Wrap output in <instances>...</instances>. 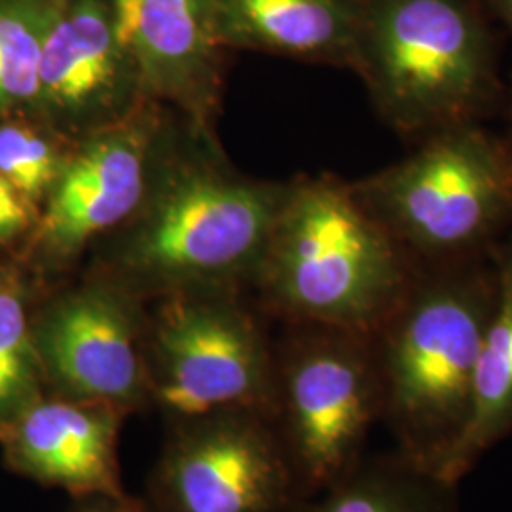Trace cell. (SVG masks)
Returning a JSON list of instances; mask_svg holds the SVG:
<instances>
[{
  "mask_svg": "<svg viewBox=\"0 0 512 512\" xmlns=\"http://www.w3.org/2000/svg\"><path fill=\"white\" fill-rule=\"evenodd\" d=\"M495 300L476 361L473 406L440 478L459 486L495 444L512 435V230L494 253Z\"/></svg>",
  "mask_w": 512,
  "mask_h": 512,
  "instance_id": "9a60e30c",
  "label": "cell"
},
{
  "mask_svg": "<svg viewBox=\"0 0 512 512\" xmlns=\"http://www.w3.org/2000/svg\"><path fill=\"white\" fill-rule=\"evenodd\" d=\"M351 188L418 268L490 256L512 230L509 150L482 124L439 129Z\"/></svg>",
  "mask_w": 512,
  "mask_h": 512,
  "instance_id": "5b68a950",
  "label": "cell"
},
{
  "mask_svg": "<svg viewBox=\"0 0 512 512\" xmlns=\"http://www.w3.org/2000/svg\"><path fill=\"white\" fill-rule=\"evenodd\" d=\"M351 71L385 124L414 141L482 124L507 93L482 0H359Z\"/></svg>",
  "mask_w": 512,
  "mask_h": 512,
  "instance_id": "277c9868",
  "label": "cell"
},
{
  "mask_svg": "<svg viewBox=\"0 0 512 512\" xmlns=\"http://www.w3.org/2000/svg\"><path fill=\"white\" fill-rule=\"evenodd\" d=\"M287 512H459L458 486L393 450L365 456L336 484L298 497Z\"/></svg>",
  "mask_w": 512,
  "mask_h": 512,
  "instance_id": "2e32d148",
  "label": "cell"
},
{
  "mask_svg": "<svg viewBox=\"0 0 512 512\" xmlns=\"http://www.w3.org/2000/svg\"><path fill=\"white\" fill-rule=\"evenodd\" d=\"M33 315L27 279L18 268L0 264V423L46 393Z\"/></svg>",
  "mask_w": 512,
  "mask_h": 512,
  "instance_id": "ac0fdd59",
  "label": "cell"
},
{
  "mask_svg": "<svg viewBox=\"0 0 512 512\" xmlns=\"http://www.w3.org/2000/svg\"><path fill=\"white\" fill-rule=\"evenodd\" d=\"M118 37L148 103L179 110L205 131L222 82L213 0H110Z\"/></svg>",
  "mask_w": 512,
  "mask_h": 512,
  "instance_id": "4fadbf2b",
  "label": "cell"
},
{
  "mask_svg": "<svg viewBox=\"0 0 512 512\" xmlns=\"http://www.w3.org/2000/svg\"><path fill=\"white\" fill-rule=\"evenodd\" d=\"M76 147L37 114L0 118V173L38 215Z\"/></svg>",
  "mask_w": 512,
  "mask_h": 512,
  "instance_id": "d6986e66",
  "label": "cell"
},
{
  "mask_svg": "<svg viewBox=\"0 0 512 512\" xmlns=\"http://www.w3.org/2000/svg\"><path fill=\"white\" fill-rule=\"evenodd\" d=\"M298 497L274 423L243 410L169 423L148 482L156 512H287Z\"/></svg>",
  "mask_w": 512,
  "mask_h": 512,
  "instance_id": "9c48e42d",
  "label": "cell"
},
{
  "mask_svg": "<svg viewBox=\"0 0 512 512\" xmlns=\"http://www.w3.org/2000/svg\"><path fill=\"white\" fill-rule=\"evenodd\" d=\"M359 0H213L222 50L351 69Z\"/></svg>",
  "mask_w": 512,
  "mask_h": 512,
  "instance_id": "5bb4252c",
  "label": "cell"
},
{
  "mask_svg": "<svg viewBox=\"0 0 512 512\" xmlns=\"http://www.w3.org/2000/svg\"><path fill=\"white\" fill-rule=\"evenodd\" d=\"M33 334L46 391L129 416L150 410L147 302L107 275L90 270L52 294Z\"/></svg>",
  "mask_w": 512,
  "mask_h": 512,
  "instance_id": "ba28073f",
  "label": "cell"
},
{
  "mask_svg": "<svg viewBox=\"0 0 512 512\" xmlns=\"http://www.w3.org/2000/svg\"><path fill=\"white\" fill-rule=\"evenodd\" d=\"M384 418L374 338L323 325H287L275 346V433L298 495L336 484L365 458Z\"/></svg>",
  "mask_w": 512,
  "mask_h": 512,
  "instance_id": "8992f818",
  "label": "cell"
},
{
  "mask_svg": "<svg viewBox=\"0 0 512 512\" xmlns=\"http://www.w3.org/2000/svg\"><path fill=\"white\" fill-rule=\"evenodd\" d=\"M147 374L150 410L167 425L232 410L274 416L275 346L238 289L148 300Z\"/></svg>",
  "mask_w": 512,
  "mask_h": 512,
  "instance_id": "52a82bcc",
  "label": "cell"
},
{
  "mask_svg": "<svg viewBox=\"0 0 512 512\" xmlns=\"http://www.w3.org/2000/svg\"><path fill=\"white\" fill-rule=\"evenodd\" d=\"M61 0H0V118L37 114L44 38Z\"/></svg>",
  "mask_w": 512,
  "mask_h": 512,
  "instance_id": "e0dca14e",
  "label": "cell"
},
{
  "mask_svg": "<svg viewBox=\"0 0 512 512\" xmlns=\"http://www.w3.org/2000/svg\"><path fill=\"white\" fill-rule=\"evenodd\" d=\"M505 105H507V114H509V141H505V143H507V150H509L512 173V80L511 84L507 86V93H505Z\"/></svg>",
  "mask_w": 512,
  "mask_h": 512,
  "instance_id": "603a6c76",
  "label": "cell"
},
{
  "mask_svg": "<svg viewBox=\"0 0 512 512\" xmlns=\"http://www.w3.org/2000/svg\"><path fill=\"white\" fill-rule=\"evenodd\" d=\"M160 105L145 103L78 143L44 203L31 239L38 272L61 274L99 238L124 226L147 196L164 156Z\"/></svg>",
  "mask_w": 512,
  "mask_h": 512,
  "instance_id": "30bf717a",
  "label": "cell"
},
{
  "mask_svg": "<svg viewBox=\"0 0 512 512\" xmlns=\"http://www.w3.org/2000/svg\"><path fill=\"white\" fill-rule=\"evenodd\" d=\"M145 103L110 0H61L42 46L37 116L80 143Z\"/></svg>",
  "mask_w": 512,
  "mask_h": 512,
  "instance_id": "8fae6325",
  "label": "cell"
},
{
  "mask_svg": "<svg viewBox=\"0 0 512 512\" xmlns=\"http://www.w3.org/2000/svg\"><path fill=\"white\" fill-rule=\"evenodd\" d=\"M129 414L109 404L42 393L0 423L10 469L73 499L124 494L118 444Z\"/></svg>",
  "mask_w": 512,
  "mask_h": 512,
  "instance_id": "7c38bea8",
  "label": "cell"
},
{
  "mask_svg": "<svg viewBox=\"0 0 512 512\" xmlns=\"http://www.w3.org/2000/svg\"><path fill=\"white\" fill-rule=\"evenodd\" d=\"M492 19H497L512 35V0H482Z\"/></svg>",
  "mask_w": 512,
  "mask_h": 512,
  "instance_id": "7402d4cb",
  "label": "cell"
},
{
  "mask_svg": "<svg viewBox=\"0 0 512 512\" xmlns=\"http://www.w3.org/2000/svg\"><path fill=\"white\" fill-rule=\"evenodd\" d=\"M37 220V209L0 173V247H10L25 236H33Z\"/></svg>",
  "mask_w": 512,
  "mask_h": 512,
  "instance_id": "ffe728a7",
  "label": "cell"
},
{
  "mask_svg": "<svg viewBox=\"0 0 512 512\" xmlns=\"http://www.w3.org/2000/svg\"><path fill=\"white\" fill-rule=\"evenodd\" d=\"M494 300L492 255L420 266L372 336L384 384L382 423L395 452L435 475L471 416L476 361Z\"/></svg>",
  "mask_w": 512,
  "mask_h": 512,
  "instance_id": "7a4b0ae2",
  "label": "cell"
},
{
  "mask_svg": "<svg viewBox=\"0 0 512 512\" xmlns=\"http://www.w3.org/2000/svg\"><path fill=\"white\" fill-rule=\"evenodd\" d=\"M289 183L253 181L211 158L164 152L135 215L92 272L141 300L255 283Z\"/></svg>",
  "mask_w": 512,
  "mask_h": 512,
  "instance_id": "6da1fadb",
  "label": "cell"
},
{
  "mask_svg": "<svg viewBox=\"0 0 512 512\" xmlns=\"http://www.w3.org/2000/svg\"><path fill=\"white\" fill-rule=\"evenodd\" d=\"M416 272L351 184L315 177L289 183L253 287L287 325L374 336Z\"/></svg>",
  "mask_w": 512,
  "mask_h": 512,
  "instance_id": "3957f363",
  "label": "cell"
},
{
  "mask_svg": "<svg viewBox=\"0 0 512 512\" xmlns=\"http://www.w3.org/2000/svg\"><path fill=\"white\" fill-rule=\"evenodd\" d=\"M67 512H156L148 499H137L133 495L105 494L88 495L74 499Z\"/></svg>",
  "mask_w": 512,
  "mask_h": 512,
  "instance_id": "44dd1931",
  "label": "cell"
}]
</instances>
